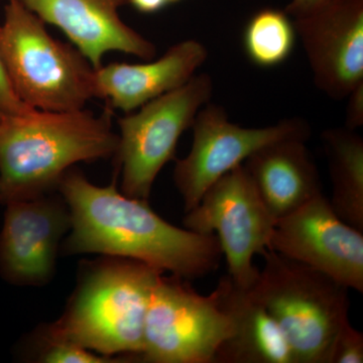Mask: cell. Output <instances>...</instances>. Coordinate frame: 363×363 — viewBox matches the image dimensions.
<instances>
[{"mask_svg": "<svg viewBox=\"0 0 363 363\" xmlns=\"http://www.w3.org/2000/svg\"><path fill=\"white\" fill-rule=\"evenodd\" d=\"M71 216L66 255H108L143 262L185 279L214 272L221 247L215 234H200L164 220L147 200L128 197L116 181L100 187L70 169L58 183Z\"/></svg>", "mask_w": 363, "mask_h": 363, "instance_id": "obj_1", "label": "cell"}, {"mask_svg": "<svg viewBox=\"0 0 363 363\" xmlns=\"http://www.w3.org/2000/svg\"><path fill=\"white\" fill-rule=\"evenodd\" d=\"M118 135L109 108L92 111L30 109L0 119L1 203L47 194L78 162L116 155Z\"/></svg>", "mask_w": 363, "mask_h": 363, "instance_id": "obj_2", "label": "cell"}, {"mask_svg": "<svg viewBox=\"0 0 363 363\" xmlns=\"http://www.w3.org/2000/svg\"><path fill=\"white\" fill-rule=\"evenodd\" d=\"M162 274L143 262L119 257L98 264L42 338L70 341L105 357H140L150 295Z\"/></svg>", "mask_w": 363, "mask_h": 363, "instance_id": "obj_3", "label": "cell"}, {"mask_svg": "<svg viewBox=\"0 0 363 363\" xmlns=\"http://www.w3.org/2000/svg\"><path fill=\"white\" fill-rule=\"evenodd\" d=\"M0 55L14 92L44 111L84 109L94 94L95 69L77 48L52 38L20 0H7Z\"/></svg>", "mask_w": 363, "mask_h": 363, "instance_id": "obj_4", "label": "cell"}, {"mask_svg": "<svg viewBox=\"0 0 363 363\" xmlns=\"http://www.w3.org/2000/svg\"><path fill=\"white\" fill-rule=\"evenodd\" d=\"M250 288L279 325L295 363H330L341 327L350 321L347 286L309 266L267 250Z\"/></svg>", "mask_w": 363, "mask_h": 363, "instance_id": "obj_5", "label": "cell"}, {"mask_svg": "<svg viewBox=\"0 0 363 363\" xmlns=\"http://www.w3.org/2000/svg\"><path fill=\"white\" fill-rule=\"evenodd\" d=\"M208 74H195L178 89L147 102L140 111L118 121L117 156L121 172V192L149 200L162 169L175 157L182 135L213 94Z\"/></svg>", "mask_w": 363, "mask_h": 363, "instance_id": "obj_6", "label": "cell"}, {"mask_svg": "<svg viewBox=\"0 0 363 363\" xmlns=\"http://www.w3.org/2000/svg\"><path fill=\"white\" fill-rule=\"evenodd\" d=\"M233 330L216 291L203 296L185 279L162 274L150 295L138 357L152 363H214Z\"/></svg>", "mask_w": 363, "mask_h": 363, "instance_id": "obj_7", "label": "cell"}, {"mask_svg": "<svg viewBox=\"0 0 363 363\" xmlns=\"http://www.w3.org/2000/svg\"><path fill=\"white\" fill-rule=\"evenodd\" d=\"M274 225L242 164L215 182L184 218L189 230L217 236L227 274L245 289L252 288L259 278L253 257L269 250Z\"/></svg>", "mask_w": 363, "mask_h": 363, "instance_id": "obj_8", "label": "cell"}, {"mask_svg": "<svg viewBox=\"0 0 363 363\" xmlns=\"http://www.w3.org/2000/svg\"><path fill=\"white\" fill-rule=\"evenodd\" d=\"M191 128L192 147L187 157L176 162L173 176L185 212L197 206L215 182L264 145L311 135L309 124L297 117L264 128H242L229 121L223 107L210 104L200 109Z\"/></svg>", "mask_w": 363, "mask_h": 363, "instance_id": "obj_9", "label": "cell"}, {"mask_svg": "<svg viewBox=\"0 0 363 363\" xmlns=\"http://www.w3.org/2000/svg\"><path fill=\"white\" fill-rule=\"evenodd\" d=\"M269 250L363 292V233L344 222L323 193L276 222Z\"/></svg>", "mask_w": 363, "mask_h": 363, "instance_id": "obj_10", "label": "cell"}, {"mask_svg": "<svg viewBox=\"0 0 363 363\" xmlns=\"http://www.w3.org/2000/svg\"><path fill=\"white\" fill-rule=\"evenodd\" d=\"M293 21L318 89L347 97L363 83V0H329Z\"/></svg>", "mask_w": 363, "mask_h": 363, "instance_id": "obj_11", "label": "cell"}, {"mask_svg": "<svg viewBox=\"0 0 363 363\" xmlns=\"http://www.w3.org/2000/svg\"><path fill=\"white\" fill-rule=\"evenodd\" d=\"M71 228L63 198L47 194L6 203L0 233V272L9 283L42 286L52 278L60 241Z\"/></svg>", "mask_w": 363, "mask_h": 363, "instance_id": "obj_12", "label": "cell"}, {"mask_svg": "<svg viewBox=\"0 0 363 363\" xmlns=\"http://www.w3.org/2000/svg\"><path fill=\"white\" fill-rule=\"evenodd\" d=\"M44 21L60 28L95 70L105 55L121 52L145 60L156 56L150 40L126 25L119 9L128 0H20Z\"/></svg>", "mask_w": 363, "mask_h": 363, "instance_id": "obj_13", "label": "cell"}, {"mask_svg": "<svg viewBox=\"0 0 363 363\" xmlns=\"http://www.w3.org/2000/svg\"><path fill=\"white\" fill-rule=\"evenodd\" d=\"M207 58L202 43L186 40L155 61L102 65L94 73L95 98L106 100L109 108L130 113L185 85Z\"/></svg>", "mask_w": 363, "mask_h": 363, "instance_id": "obj_14", "label": "cell"}, {"mask_svg": "<svg viewBox=\"0 0 363 363\" xmlns=\"http://www.w3.org/2000/svg\"><path fill=\"white\" fill-rule=\"evenodd\" d=\"M308 140L292 136L269 143L242 164L276 222L322 194L319 171L306 145Z\"/></svg>", "mask_w": 363, "mask_h": 363, "instance_id": "obj_15", "label": "cell"}, {"mask_svg": "<svg viewBox=\"0 0 363 363\" xmlns=\"http://www.w3.org/2000/svg\"><path fill=\"white\" fill-rule=\"evenodd\" d=\"M215 291L233 330L214 363H295L285 335L250 289L236 285L227 274Z\"/></svg>", "mask_w": 363, "mask_h": 363, "instance_id": "obj_16", "label": "cell"}, {"mask_svg": "<svg viewBox=\"0 0 363 363\" xmlns=\"http://www.w3.org/2000/svg\"><path fill=\"white\" fill-rule=\"evenodd\" d=\"M329 172L332 208L341 219L363 233V140L355 130L332 128L322 133Z\"/></svg>", "mask_w": 363, "mask_h": 363, "instance_id": "obj_17", "label": "cell"}, {"mask_svg": "<svg viewBox=\"0 0 363 363\" xmlns=\"http://www.w3.org/2000/svg\"><path fill=\"white\" fill-rule=\"evenodd\" d=\"M297 32L293 18L278 9H262L253 14L243 33V47L255 65L272 68L289 59Z\"/></svg>", "mask_w": 363, "mask_h": 363, "instance_id": "obj_18", "label": "cell"}, {"mask_svg": "<svg viewBox=\"0 0 363 363\" xmlns=\"http://www.w3.org/2000/svg\"><path fill=\"white\" fill-rule=\"evenodd\" d=\"M45 347L39 362L45 363H109L116 362V358L105 357L79 344L65 340L43 339Z\"/></svg>", "mask_w": 363, "mask_h": 363, "instance_id": "obj_19", "label": "cell"}, {"mask_svg": "<svg viewBox=\"0 0 363 363\" xmlns=\"http://www.w3.org/2000/svg\"><path fill=\"white\" fill-rule=\"evenodd\" d=\"M363 334L350 321L341 327L332 347L330 363H362Z\"/></svg>", "mask_w": 363, "mask_h": 363, "instance_id": "obj_20", "label": "cell"}, {"mask_svg": "<svg viewBox=\"0 0 363 363\" xmlns=\"http://www.w3.org/2000/svg\"><path fill=\"white\" fill-rule=\"evenodd\" d=\"M30 107L18 97L7 76L1 55H0V119L30 111Z\"/></svg>", "mask_w": 363, "mask_h": 363, "instance_id": "obj_21", "label": "cell"}, {"mask_svg": "<svg viewBox=\"0 0 363 363\" xmlns=\"http://www.w3.org/2000/svg\"><path fill=\"white\" fill-rule=\"evenodd\" d=\"M347 97L344 128L357 130L363 125V83L351 91Z\"/></svg>", "mask_w": 363, "mask_h": 363, "instance_id": "obj_22", "label": "cell"}, {"mask_svg": "<svg viewBox=\"0 0 363 363\" xmlns=\"http://www.w3.org/2000/svg\"><path fill=\"white\" fill-rule=\"evenodd\" d=\"M327 1L329 0H291L285 11L291 18H296L311 13Z\"/></svg>", "mask_w": 363, "mask_h": 363, "instance_id": "obj_23", "label": "cell"}, {"mask_svg": "<svg viewBox=\"0 0 363 363\" xmlns=\"http://www.w3.org/2000/svg\"><path fill=\"white\" fill-rule=\"evenodd\" d=\"M128 4L143 13H155L169 6V0H128Z\"/></svg>", "mask_w": 363, "mask_h": 363, "instance_id": "obj_24", "label": "cell"}, {"mask_svg": "<svg viewBox=\"0 0 363 363\" xmlns=\"http://www.w3.org/2000/svg\"><path fill=\"white\" fill-rule=\"evenodd\" d=\"M181 1V0H169V4H175V2Z\"/></svg>", "mask_w": 363, "mask_h": 363, "instance_id": "obj_25", "label": "cell"}, {"mask_svg": "<svg viewBox=\"0 0 363 363\" xmlns=\"http://www.w3.org/2000/svg\"><path fill=\"white\" fill-rule=\"evenodd\" d=\"M0 203H1V193H0Z\"/></svg>", "mask_w": 363, "mask_h": 363, "instance_id": "obj_26", "label": "cell"}]
</instances>
